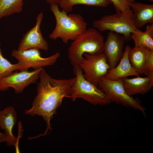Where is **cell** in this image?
<instances>
[{
  "mask_svg": "<svg viewBox=\"0 0 153 153\" xmlns=\"http://www.w3.org/2000/svg\"><path fill=\"white\" fill-rule=\"evenodd\" d=\"M39 81L37 85V95L31 107L25 113L31 116H42L46 122V128L42 135L51 129L50 121L56 113L63 98L69 97L70 88L75 78L57 79L49 75L42 68L39 74Z\"/></svg>",
  "mask_w": 153,
  "mask_h": 153,
  "instance_id": "obj_1",
  "label": "cell"
},
{
  "mask_svg": "<svg viewBox=\"0 0 153 153\" xmlns=\"http://www.w3.org/2000/svg\"><path fill=\"white\" fill-rule=\"evenodd\" d=\"M50 8L56 21L55 28L49 35L50 39L60 38L66 44L69 41H73L87 29V24L81 15L68 14L63 10H60L58 4L50 5Z\"/></svg>",
  "mask_w": 153,
  "mask_h": 153,
  "instance_id": "obj_2",
  "label": "cell"
},
{
  "mask_svg": "<svg viewBox=\"0 0 153 153\" xmlns=\"http://www.w3.org/2000/svg\"><path fill=\"white\" fill-rule=\"evenodd\" d=\"M104 37L95 28L87 29L73 41L68 50V57L73 67L78 65L83 55L102 54L103 52Z\"/></svg>",
  "mask_w": 153,
  "mask_h": 153,
  "instance_id": "obj_3",
  "label": "cell"
},
{
  "mask_svg": "<svg viewBox=\"0 0 153 153\" xmlns=\"http://www.w3.org/2000/svg\"><path fill=\"white\" fill-rule=\"evenodd\" d=\"M75 80L69 91V98L74 101L81 98L95 105H107L111 103L100 89L86 80L78 65L73 67Z\"/></svg>",
  "mask_w": 153,
  "mask_h": 153,
  "instance_id": "obj_4",
  "label": "cell"
},
{
  "mask_svg": "<svg viewBox=\"0 0 153 153\" xmlns=\"http://www.w3.org/2000/svg\"><path fill=\"white\" fill-rule=\"evenodd\" d=\"M93 26L100 31L108 30L122 34L126 42L131 40V33L138 29L135 26L133 14L120 12L106 15L99 19L94 20Z\"/></svg>",
  "mask_w": 153,
  "mask_h": 153,
  "instance_id": "obj_5",
  "label": "cell"
},
{
  "mask_svg": "<svg viewBox=\"0 0 153 153\" xmlns=\"http://www.w3.org/2000/svg\"><path fill=\"white\" fill-rule=\"evenodd\" d=\"M98 86L111 102L139 110L146 116L145 108L137 100L128 94L120 79L112 80L103 77L99 82Z\"/></svg>",
  "mask_w": 153,
  "mask_h": 153,
  "instance_id": "obj_6",
  "label": "cell"
},
{
  "mask_svg": "<svg viewBox=\"0 0 153 153\" xmlns=\"http://www.w3.org/2000/svg\"><path fill=\"white\" fill-rule=\"evenodd\" d=\"M83 56L78 64L84 72L83 76L88 81L98 86L100 79L110 69L107 59L103 53L95 55L84 53Z\"/></svg>",
  "mask_w": 153,
  "mask_h": 153,
  "instance_id": "obj_7",
  "label": "cell"
},
{
  "mask_svg": "<svg viewBox=\"0 0 153 153\" xmlns=\"http://www.w3.org/2000/svg\"><path fill=\"white\" fill-rule=\"evenodd\" d=\"M11 55L18 61L22 67L21 71H27L30 68L34 69L44 67L53 65L60 56V54L57 52L46 58L41 56L39 50L36 48H30L24 50L14 49Z\"/></svg>",
  "mask_w": 153,
  "mask_h": 153,
  "instance_id": "obj_8",
  "label": "cell"
},
{
  "mask_svg": "<svg viewBox=\"0 0 153 153\" xmlns=\"http://www.w3.org/2000/svg\"><path fill=\"white\" fill-rule=\"evenodd\" d=\"M42 68L31 71H21L13 72L0 80V91H6L11 88L17 94L22 93L26 88L36 83Z\"/></svg>",
  "mask_w": 153,
  "mask_h": 153,
  "instance_id": "obj_9",
  "label": "cell"
},
{
  "mask_svg": "<svg viewBox=\"0 0 153 153\" xmlns=\"http://www.w3.org/2000/svg\"><path fill=\"white\" fill-rule=\"evenodd\" d=\"M125 42L123 36L111 31L108 32L104 42L103 53L107 59L110 69L116 66L121 59Z\"/></svg>",
  "mask_w": 153,
  "mask_h": 153,
  "instance_id": "obj_10",
  "label": "cell"
},
{
  "mask_svg": "<svg viewBox=\"0 0 153 153\" xmlns=\"http://www.w3.org/2000/svg\"><path fill=\"white\" fill-rule=\"evenodd\" d=\"M43 17L42 12L38 14L35 25L24 35L19 44L18 49L36 48L45 51L48 50V43L43 37L40 30Z\"/></svg>",
  "mask_w": 153,
  "mask_h": 153,
  "instance_id": "obj_11",
  "label": "cell"
},
{
  "mask_svg": "<svg viewBox=\"0 0 153 153\" xmlns=\"http://www.w3.org/2000/svg\"><path fill=\"white\" fill-rule=\"evenodd\" d=\"M17 119V114L14 108L8 106L0 111V128L3 130L7 145L17 146L18 139L12 133V129Z\"/></svg>",
  "mask_w": 153,
  "mask_h": 153,
  "instance_id": "obj_12",
  "label": "cell"
},
{
  "mask_svg": "<svg viewBox=\"0 0 153 153\" xmlns=\"http://www.w3.org/2000/svg\"><path fill=\"white\" fill-rule=\"evenodd\" d=\"M131 48L128 45L125 47L123 56L119 63L114 67L110 69L103 77L109 80H116L131 76H139L129 60L128 53Z\"/></svg>",
  "mask_w": 153,
  "mask_h": 153,
  "instance_id": "obj_13",
  "label": "cell"
},
{
  "mask_svg": "<svg viewBox=\"0 0 153 153\" xmlns=\"http://www.w3.org/2000/svg\"><path fill=\"white\" fill-rule=\"evenodd\" d=\"M120 79L125 91L130 96L146 94L153 86V76L142 77L138 76L132 78L126 77Z\"/></svg>",
  "mask_w": 153,
  "mask_h": 153,
  "instance_id": "obj_14",
  "label": "cell"
},
{
  "mask_svg": "<svg viewBox=\"0 0 153 153\" xmlns=\"http://www.w3.org/2000/svg\"><path fill=\"white\" fill-rule=\"evenodd\" d=\"M136 27L139 29L148 23H153V5L134 2L130 5Z\"/></svg>",
  "mask_w": 153,
  "mask_h": 153,
  "instance_id": "obj_15",
  "label": "cell"
},
{
  "mask_svg": "<svg viewBox=\"0 0 153 153\" xmlns=\"http://www.w3.org/2000/svg\"><path fill=\"white\" fill-rule=\"evenodd\" d=\"M149 50L147 48L135 46L131 48L128 53L129 62L139 75L144 73L145 65Z\"/></svg>",
  "mask_w": 153,
  "mask_h": 153,
  "instance_id": "obj_16",
  "label": "cell"
},
{
  "mask_svg": "<svg viewBox=\"0 0 153 153\" xmlns=\"http://www.w3.org/2000/svg\"><path fill=\"white\" fill-rule=\"evenodd\" d=\"M131 37L135 46L153 50V23L147 25L144 31L139 29L134 31L131 33Z\"/></svg>",
  "mask_w": 153,
  "mask_h": 153,
  "instance_id": "obj_17",
  "label": "cell"
},
{
  "mask_svg": "<svg viewBox=\"0 0 153 153\" xmlns=\"http://www.w3.org/2000/svg\"><path fill=\"white\" fill-rule=\"evenodd\" d=\"M112 3L109 0H61L59 5L62 10L68 13L71 12L73 6L76 5L105 7Z\"/></svg>",
  "mask_w": 153,
  "mask_h": 153,
  "instance_id": "obj_18",
  "label": "cell"
},
{
  "mask_svg": "<svg viewBox=\"0 0 153 153\" xmlns=\"http://www.w3.org/2000/svg\"><path fill=\"white\" fill-rule=\"evenodd\" d=\"M23 0H0V19L22 11Z\"/></svg>",
  "mask_w": 153,
  "mask_h": 153,
  "instance_id": "obj_19",
  "label": "cell"
},
{
  "mask_svg": "<svg viewBox=\"0 0 153 153\" xmlns=\"http://www.w3.org/2000/svg\"><path fill=\"white\" fill-rule=\"evenodd\" d=\"M21 66L18 63L12 64L4 58L0 47V80L16 70L21 71Z\"/></svg>",
  "mask_w": 153,
  "mask_h": 153,
  "instance_id": "obj_20",
  "label": "cell"
},
{
  "mask_svg": "<svg viewBox=\"0 0 153 153\" xmlns=\"http://www.w3.org/2000/svg\"><path fill=\"white\" fill-rule=\"evenodd\" d=\"M113 4L116 12L132 14L133 12L130 7V4L135 0H109Z\"/></svg>",
  "mask_w": 153,
  "mask_h": 153,
  "instance_id": "obj_21",
  "label": "cell"
},
{
  "mask_svg": "<svg viewBox=\"0 0 153 153\" xmlns=\"http://www.w3.org/2000/svg\"><path fill=\"white\" fill-rule=\"evenodd\" d=\"M146 76H153V50H150L148 56L144 73Z\"/></svg>",
  "mask_w": 153,
  "mask_h": 153,
  "instance_id": "obj_22",
  "label": "cell"
},
{
  "mask_svg": "<svg viewBox=\"0 0 153 153\" xmlns=\"http://www.w3.org/2000/svg\"><path fill=\"white\" fill-rule=\"evenodd\" d=\"M45 1L50 5L53 4L59 5L61 0H45Z\"/></svg>",
  "mask_w": 153,
  "mask_h": 153,
  "instance_id": "obj_23",
  "label": "cell"
},
{
  "mask_svg": "<svg viewBox=\"0 0 153 153\" xmlns=\"http://www.w3.org/2000/svg\"><path fill=\"white\" fill-rule=\"evenodd\" d=\"M6 141V137L4 133L0 132V143Z\"/></svg>",
  "mask_w": 153,
  "mask_h": 153,
  "instance_id": "obj_24",
  "label": "cell"
},
{
  "mask_svg": "<svg viewBox=\"0 0 153 153\" xmlns=\"http://www.w3.org/2000/svg\"><path fill=\"white\" fill-rule=\"evenodd\" d=\"M148 0L152 2L153 1V0Z\"/></svg>",
  "mask_w": 153,
  "mask_h": 153,
  "instance_id": "obj_25",
  "label": "cell"
}]
</instances>
